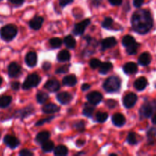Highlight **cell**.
Returning <instances> with one entry per match:
<instances>
[{"mask_svg":"<svg viewBox=\"0 0 156 156\" xmlns=\"http://www.w3.org/2000/svg\"><path fill=\"white\" fill-rule=\"evenodd\" d=\"M108 114L105 112H99L97 113L96 114V119H97V121H98L99 123H104V122L106 121V120L108 119Z\"/></svg>","mask_w":156,"mask_h":156,"instance_id":"e575fe53","label":"cell"},{"mask_svg":"<svg viewBox=\"0 0 156 156\" xmlns=\"http://www.w3.org/2000/svg\"><path fill=\"white\" fill-rule=\"evenodd\" d=\"M156 109V102L154 101L152 103L146 102L142 106L140 111V114L143 117H149L153 114L154 110Z\"/></svg>","mask_w":156,"mask_h":156,"instance_id":"5b68a950","label":"cell"},{"mask_svg":"<svg viewBox=\"0 0 156 156\" xmlns=\"http://www.w3.org/2000/svg\"><path fill=\"white\" fill-rule=\"evenodd\" d=\"M106 105L110 108H114L117 106V102L114 100H108L106 101Z\"/></svg>","mask_w":156,"mask_h":156,"instance_id":"f35d334b","label":"cell"},{"mask_svg":"<svg viewBox=\"0 0 156 156\" xmlns=\"http://www.w3.org/2000/svg\"><path fill=\"white\" fill-rule=\"evenodd\" d=\"M75 127H76L78 130L82 131L85 129V123H84L83 121L77 122V123L75 124Z\"/></svg>","mask_w":156,"mask_h":156,"instance_id":"ab89813d","label":"cell"},{"mask_svg":"<svg viewBox=\"0 0 156 156\" xmlns=\"http://www.w3.org/2000/svg\"><path fill=\"white\" fill-rule=\"evenodd\" d=\"M19 155L21 156H32L33 155V153L30 150H28V149H24L20 151Z\"/></svg>","mask_w":156,"mask_h":156,"instance_id":"60d3db41","label":"cell"},{"mask_svg":"<svg viewBox=\"0 0 156 156\" xmlns=\"http://www.w3.org/2000/svg\"><path fill=\"white\" fill-rule=\"evenodd\" d=\"M53 118V117H49V118H45V119H43V120L41 119V120H40L39 121H38L37 123H36V126H41V125L44 124V123H47V122H50V120H51Z\"/></svg>","mask_w":156,"mask_h":156,"instance_id":"7bdbcfd3","label":"cell"},{"mask_svg":"<svg viewBox=\"0 0 156 156\" xmlns=\"http://www.w3.org/2000/svg\"><path fill=\"white\" fill-rule=\"evenodd\" d=\"M53 149H54V143L49 140L42 144V150L44 152H50L53 150Z\"/></svg>","mask_w":156,"mask_h":156,"instance_id":"f1b7e54d","label":"cell"},{"mask_svg":"<svg viewBox=\"0 0 156 156\" xmlns=\"http://www.w3.org/2000/svg\"><path fill=\"white\" fill-rule=\"evenodd\" d=\"M94 111V107L91 106V105H86L83 109V114L85 116H86V117H90L92 116Z\"/></svg>","mask_w":156,"mask_h":156,"instance_id":"d6a6232c","label":"cell"},{"mask_svg":"<svg viewBox=\"0 0 156 156\" xmlns=\"http://www.w3.org/2000/svg\"><path fill=\"white\" fill-rule=\"evenodd\" d=\"M34 111V109L32 107H27V108H24V109L21 110V111H17L15 114H16V117H20V118L23 119L24 118V117H28L29 115H30V114L33 113Z\"/></svg>","mask_w":156,"mask_h":156,"instance_id":"44dd1931","label":"cell"},{"mask_svg":"<svg viewBox=\"0 0 156 156\" xmlns=\"http://www.w3.org/2000/svg\"><path fill=\"white\" fill-rule=\"evenodd\" d=\"M69 68V66L67 65V66H61L60 68L56 70V73H65L66 72H68Z\"/></svg>","mask_w":156,"mask_h":156,"instance_id":"b9f144b4","label":"cell"},{"mask_svg":"<svg viewBox=\"0 0 156 156\" xmlns=\"http://www.w3.org/2000/svg\"><path fill=\"white\" fill-rule=\"evenodd\" d=\"M62 41L59 37H53L50 40V44L53 48H58L62 45Z\"/></svg>","mask_w":156,"mask_h":156,"instance_id":"1f68e13d","label":"cell"},{"mask_svg":"<svg viewBox=\"0 0 156 156\" xmlns=\"http://www.w3.org/2000/svg\"><path fill=\"white\" fill-rule=\"evenodd\" d=\"M152 123H154V124L156 125V113L155 114V115L153 116V117H152Z\"/></svg>","mask_w":156,"mask_h":156,"instance_id":"f5cc1de1","label":"cell"},{"mask_svg":"<svg viewBox=\"0 0 156 156\" xmlns=\"http://www.w3.org/2000/svg\"><path fill=\"white\" fill-rule=\"evenodd\" d=\"M18 28L14 24H6L0 28V37L5 42H10L16 37Z\"/></svg>","mask_w":156,"mask_h":156,"instance_id":"7a4b0ae2","label":"cell"},{"mask_svg":"<svg viewBox=\"0 0 156 156\" xmlns=\"http://www.w3.org/2000/svg\"><path fill=\"white\" fill-rule=\"evenodd\" d=\"M59 111V108L56 105L53 103L47 104V105H44L43 108V111L45 114H54V113L57 112Z\"/></svg>","mask_w":156,"mask_h":156,"instance_id":"ffe728a7","label":"cell"},{"mask_svg":"<svg viewBox=\"0 0 156 156\" xmlns=\"http://www.w3.org/2000/svg\"><path fill=\"white\" fill-rule=\"evenodd\" d=\"M117 40L114 37H108L103 40L101 42L102 50H107V49L111 48L117 44Z\"/></svg>","mask_w":156,"mask_h":156,"instance_id":"9a60e30c","label":"cell"},{"mask_svg":"<svg viewBox=\"0 0 156 156\" xmlns=\"http://www.w3.org/2000/svg\"><path fill=\"white\" fill-rule=\"evenodd\" d=\"M120 79L117 76H111L109 77L104 83V88L108 92H115L117 91L120 88Z\"/></svg>","mask_w":156,"mask_h":156,"instance_id":"3957f363","label":"cell"},{"mask_svg":"<svg viewBox=\"0 0 156 156\" xmlns=\"http://www.w3.org/2000/svg\"><path fill=\"white\" fill-rule=\"evenodd\" d=\"M64 44L68 48L73 49L76 47V40L74 39V37H73L72 36H67L64 38Z\"/></svg>","mask_w":156,"mask_h":156,"instance_id":"83f0119b","label":"cell"},{"mask_svg":"<svg viewBox=\"0 0 156 156\" xmlns=\"http://www.w3.org/2000/svg\"><path fill=\"white\" fill-rule=\"evenodd\" d=\"M122 42H123V46H125L126 47H129V46L132 45V44H135L136 41H135V39H134V37H133L132 36L126 35V36H125L123 38V41H122Z\"/></svg>","mask_w":156,"mask_h":156,"instance_id":"4dcf8cb0","label":"cell"},{"mask_svg":"<svg viewBox=\"0 0 156 156\" xmlns=\"http://www.w3.org/2000/svg\"><path fill=\"white\" fill-rule=\"evenodd\" d=\"M0 137H1V133H0Z\"/></svg>","mask_w":156,"mask_h":156,"instance_id":"9f6ffc18","label":"cell"},{"mask_svg":"<svg viewBox=\"0 0 156 156\" xmlns=\"http://www.w3.org/2000/svg\"><path fill=\"white\" fill-rule=\"evenodd\" d=\"M113 24V20L111 18H106L102 22V27L105 28H109Z\"/></svg>","mask_w":156,"mask_h":156,"instance_id":"74e56055","label":"cell"},{"mask_svg":"<svg viewBox=\"0 0 156 156\" xmlns=\"http://www.w3.org/2000/svg\"><path fill=\"white\" fill-rule=\"evenodd\" d=\"M84 143H85V141H84V140H79V141H77V145L79 144V146H82Z\"/></svg>","mask_w":156,"mask_h":156,"instance_id":"db71d44e","label":"cell"},{"mask_svg":"<svg viewBox=\"0 0 156 156\" xmlns=\"http://www.w3.org/2000/svg\"><path fill=\"white\" fill-rule=\"evenodd\" d=\"M137 101V96L134 93H129L123 98V105L126 108H131L135 105Z\"/></svg>","mask_w":156,"mask_h":156,"instance_id":"ba28073f","label":"cell"},{"mask_svg":"<svg viewBox=\"0 0 156 156\" xmlns=\"http://www.w3.org/2000/svg\"><path fill=\"white\" fill-rule=\"evenodd\" d=\"M156 136V129L155 128H152L151 129H149V131L148 132V136L149 137H154Z\"/></svg>","mask_w":156,"mask_h":156,"instance_id":"681fc988","label":"cell"},{"mask_svg":"<svg viewBox=\"0 0 156 156\" xmlns=\"http://www.w3.org/2000/svg\"><path fill=\"white\" fill-rule=\"evenodd\" d=\"M42 67H43V69H44V70H46V71H47V70L50 69V67H51V65H50V62H45L44 64H43Z\"/></svg>","mask_w":156,"mask_h":156,"instance_id":"f907efd6","label":"cell"},{"mask_svg":"<svg viewBox=\"0 0 156 156\" xmlns=\"http://www.w3.org/2000/svg\"><path fill=\"white\" fill-rule=\"evenodd\" d=\"M49 99V95L48 94L45 92H43V91H40L37 94V101H38V103L43 104L44 102L47 101Z\"/></svg>","mask_w":156,"mask_h":156,"instance_id":"f546056e","label":"cell"},{"mask_svg":"<svg viewBox=\"0 0 156 156\" xmlns=\"http://www.w3.org/2000/svg\"><path fill=\"white\" fill-rule=\"evenodd\" d=\"M87 99L90 104L96 105L101 101L102 94L98 91H92L87 95Z\"/></svg>","mask_w":156,"mask_h":156,"instance_id":"30bf717a","label":"cell"},{"mask_svg":"<svg viewBox=\"0 0 156 156\" xmlns=\"http://www.w3.org/2000/svg\"><path fill=\"white\" fill-rule=\"evenodd\" d=\"M108 1L112 5H120L122 4L123 0H108Z\"/></svg>","mask_w":156,"mask_h":156,"instance_id":"7dc6e473","label":"cell"},{"mask_svg":"<svg viewBox=\"0 0 156 156\" xmlns=\"http://www.w3.org/2000/svg\"><path fill=\"white\" fill-rule=\"evenodd\" d=\"M3 142L10 149H15L18 147L20 144V141L18 138L12 135H5L3 139Z\"/></svg>","mask_w":156,"mask_h":156,"instance_id":"52a82bcc","label":"cell"},{"mask_svg":"<svg viewBox=\"0 0 156 156\" xmlns=\"http://www.w3.org/2000/svg\"><path fill=\"white\" fill-rule=\"evenodd\" d=\"M127 142L130 145H135L136 144L137 140H136V135L135 133L131 132L129 133V135L127 136Z\"/></svg>","mask_w":156,"mask_h":156,"instance_id":"d590c367","label":"cell"},{"mask_svg":"<svg viewBox=\"0 0 156 156\" xmlns=\"http://www.w3.org/2000/svg\"><path fill=\"white\" fill-rule=\"evenodd\" d=\"M12 4L15 5L19 6L23 4V2H24V0H9Z\"/></svg>","mask_w":156,"mask_h":156,"instance_id":"f6af8a7d","label":"cell"},{"mask_svg":"<svg viewBox=\"0 0 156 156\" xmlns=\"http://www.w3.org/2000/svg\"><path fill=\"white\" fill-rule=\"evenodd\" d=\"M2 81H3L2 78L1 76H0V86H1V85H2Z\"/></svg>","mask_w":156,"mask_h":156,"instance_id":"11a10c76","label":"cell"},{"mask_svg":"<svg viewBox=\"0 0 156 156\" xmlns=\"http://www.w3.org/2000/svg\"><path fill=\"white\" fill-rule=\"evenodd\" d=\"M91 23L90 19H85L84 21H82V22H80L79 24H76L74 27V30H73V34L75 35H81L84 33L85 28L87 27V26L89 25V24Z\"/></svg>","mask_w":156,"mask_h":156,"instance_id":"9c48e42d","label":"cell"},{"mask_svg":"<svg viewBox=\"0 0 156 156\" xmlns=\"http://www.w3.org/2000/svg\"><path fill=\"white\" fill-rule=\"evenodd\" d=\"M132 27L136 32L140 34H145L152 28L153 20L149 11L141 9L135 12L131 18Z\"/></svg>","mask_w":156,"mask_h":156,"instance_id":"6da1fadb","label":"cell"},{"mask_svg":"<svg viewBox=\"0 0 156 156\" xmlns=\"http://www.w3.org/2000/svg\"><path fill=\"white\" fill-rule=\"evenodd\" d=\"M40 81H41V78L37 74L33 73V74L29 75L23 83L22 88L24 90H28L34 87L37 86L38 84L40 83Z\"/></svg>","mask_w":156,"mask_h":156,"instance_id":"277c9868","label":"cell"},{"mask_svg":"<svg viewBox=\"0 0 156 156\" xmlns=\"http://www.w3.org/2000/svg\"><path fill=\"white\" fill-rule=\"evenodd\" d=\"M138 67L136 63L133 62H127L123 66V71L126 74H134L137 72Z\"/></svg>","mask_w":156,"mask_h":156,"instance_id":"2e32d148","label":"cell"},{"mask_svg":"<svg viewBox=\"0 0 156 156\" xmlns=\"http://www.w3.org/2000/svg\"><path fill=\"white\" fill-rule=\"evenodd\" d=\"M0 1H2V0H0Z\"/></svg>","mask_w":156,"mask_h":156,"instance_id":"6f0895ef","label":"cell"},{"mask_svg":"<svg viewBox=\"0 0 156 156\" xmlns=\"http://www.w3.org/2000/svg\"><path fill=\"white\" fill-rule=\"evenodd\" d=\"M44 88L48 90V91L54 92V91H58L59 89L60 84H59V81H57L56 79H50V80H48L46 82Z\"/></svg>","mask_w":156,"mask_h":156,"instance_id":"8fae6325","label":"cell"},{"mask_svg":"<svg viewBox=\"0 0 156 156\" xmlns=\"http://www.w3.org/2000/svg\"><path fill=\"white\" fill-rule=\"evenodd\" d=\"M11 88L14 90V91H18L20 88V82H13L11 84Z\"/></svg>","mask_w":156,"mask_h":156,"instance_id":"ee69618b","label":"cell"},{"mask_svg":"<svg viewBox=\"0 0 156 156\" xmlns=\"http://www.w3.org/2000/svg\"><path fill=\"white\" fill-rule=\"evenodd\" d=\"M56 98H57V100L61 104H62V105H66V104L69 103L70 101L73 98V96L69 93L64 91V92H61L59 94H58Z\"/></svg>","mask_w":156,"mask_h":156,"instance_id":"5bb4252c","label":"cell"},{"mask_svg":"<svg viewBox=\"0 0 156 156\" xmlns=\"http://www.w3.org/2000/svg\"><path fill=\"white\" fill-rule=\"evenodd\" d=\"M148 85L147 79L145 77H140L138 79H136L134 83V87L136 89L139 90V91H143Z\"/></svg>","mask_w":156,"mask_h":156,"instance_id":"ac0fdd59","label":"cell"},{"mask_svg":"<svg viewBox=\"0 0 156 156\" xmlns=\"http://www.w3.org/2000/svg\"><path fill=\"white\" fill-rule=\"evenodd\" d=\"M112 122L115 126H122L126 122V120H125V117L123 114L117 113V114H115L113 116Z\"/></svg>","mask_w":156,"mask_h":156,"instance_id":"e0dca14e","label":"cell"},{"mask_svg":"<svg viewBox=\"0 0 156 156\" xmlns=\"http://www.w3.org/2000/svg\"><path fill=\"white\" fill-rule=\"evenodd\" d=\"M70 56H70V53H69L68 50H63L59 52L57 56V59L60 62H66V61L69 60Z\"/></svg>","mask_w":156,"mask_h":156,"instance_id":"484cf974","label":"cell"},{"mask_svg":"<svg viewBox=\"0 0 156 156\" xmlns=\"http://www.w3.org/2000/svg\"><path fill=\"white\" fill-rule=\"evenodd\" d=\"M37 62V56L34 52H29L25 56V62L30 67H34Z\"/></svg>","mask_w":156,"mask_h":156,"instance_id":"7c38bea8","label":"cell"},{"mask_svg":"<svg viewBox=\"0 0 156 156\" xmlns=\"http://www.w3.org/2000/svg\"><path fill=\"white\" fill-rule=\"evenodd\" d=\"M139 46L140 45H139V44H137V43H135V44L129 46V47H126V53H127L129 55L135 54V53L137 52Z\"/></svg>","mask_w":156,"mask_h":156,"instance_id":"836d02e7","label":"cell"},{"mask_svg":"<svg viewBox=\"0 0 156 156\" xmlns=\"http://www.w3.org/2000/svg\"><path fill=\"white\" fill-rule=\"evenodd\" d=\"M90 88H91V85H88V84H84L82 86V91H87V90L89 89Z\"/></svg>","mask_w":156,"mask_h":156,"instance_id":"816d5d0a","label":"cell"},{"mask_svg":"<svg viewBox=\"0 0 156 156\" xmlns=\"http://www.w3.org/2000/svg\"><path fill=\"white\" fill-rule=\"evenodd\" d=\"M89 65L92 69H97L101 66V61L99 60L98 59H95V58H94V59H92L89 62Z\"/></svg>","mask_w":156,"mask_h":156,"instance_id":"8d00e7d4","label":"cell"},{"mask_svg":"<svg viewBox=\"0 0 156 156\" xmlns=\"http://www.w3.org/2000/svg\"><path fill=\"white\" fill-rule=\"evenodd\" d=\"M21 67L15 62H11L8 66V75L10 78H17L21 75Z\"/></svg>","mask_w":156,"mask_h":156,"instance_id":"8992f818","label":"cell"},{"mask_svg":"<svg viewBox=\"0 0 156 156\" xmlns=\"http://www.w3.org/2000/svg\"><path fill=\"white\" fill-rule=\"evenodd\" d=\"M50 136V133L48 131H43L39 133L36 136V141L38 143H44V142L47 141Z\"/></svg>","mask_w":156,"mask_h":156,"instance_id":"cb8c5ba5","label":"cell"},{"mask_svg":"<svg viewBox=\"0 0 156 156\" xmlns=\"http://www.w3.org/2000/svg\"><path fill=\"white\" fill-rule=\"evenodd\" d=\"M72 2H73V0H59V5L62 7H64V6L67 5L69 3H71Z\"/></svg>","mask_w":156,"mask_h":156,"instance_id":"bcb514c9","label":"cell"},{"mask_svg":"<svg viewBox=\"0 0 156 156\" xmlns=\"http://www.w3.org/2000/svg\"><path fill=\"white\" fill-rule=\"evenodd\" d=\"M152 57L151 55L147 52L142 53L139 57V63L142 66H148L151 62Z\"/></svg>","mask_w":156,"mask_h":156,"instance_id":"d6986e66","label":"cell"},{"mask_svg":"<svg viewBox=\"0 0 156 156\" xmlns=\"http://www.w3.org/2000/svg\"><path fill=\"white\" fill-rule=\"evenodd\" d=\"M12 101V98L10 95H2L0 97V108H6Z\"/></svg>","mask_w":156,"mask_h":156,"instance_id":"7402d4cb","label":"cell"},{"mask_svg":"<svg viewBox=\"0 0 156 156\" xmlns=\"http://www.w3.org/2000/svg\"><path fill=\"white\" fill-rule=\"evenodd\" d=\"M144 2V0H133V5L135 7L140 8Z\"/></svg>","mask_w":156,"mask_h":156,"instance_id":"c3c4849f","label":"cell"},{"mask_svg":"<svg viewBox=\"0 0 156 156\" xmlns=\"http://www.w3.org/2000/svg\"><path fill=\"white\" fill-rule=\"evenodd\" d=\"M43 22H44V18L42 17L37 16L30 20L29 22V25H30V28L34 29V30H39L42 26Z\"/></svg>","mask_w":156,"mask_h":156,"instance_id":"4fadbf2b","label":"cell"},{"mask_svg":"<svg viewBox=\"0 0 156 156\" xmlns=\"http://www.w3.org/2000/svg\"><path fill=\"white\" fill-rule=\"evenodd\" d=\"M113 68V65L111 62H105L101 63L100 66V69H99V72L101 74H107L108 73H109Z\"/></svg>","mask_w":156,"mask_h":156,"instance_id":"d4e9b609","label":"cell"},{"mask_svg":"<svg viewBox=\"0 0 156 156\" xmlns=\"http://www.w3.org/2000/svg\"><path fill=\"white\" fill-rule=\"evenodd\" d=\"M62 83L66 86H74L77 83V79L73 75H69L64 78L62 80Z\"/></svg>","mask_w":156,"mask_h":156,"instance_id":"603a6c76","label":"cell"},{"mask_svg":"<svg viewBox=\"0 0 156 156\" xmlns=\"http://www.w3.org/2000/svg\"><path fill=\"white\" fill-rule=\"evenodd\" d=\"M68 154V149L65 146H58L54 149V155L56 156H63Z\"/></svg>","mask_w":156,"mask_h":156,"instance_id":"4316f807","label":"cell"}]
</instances>
